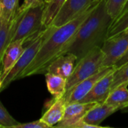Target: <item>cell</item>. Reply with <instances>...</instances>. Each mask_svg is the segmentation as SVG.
<instances>
[{
  "label": "cell",
  "mask_w": 128,
  "mask_h": 128,
  "mask_svg": "<svg viewBox=\"0 0 128 128\" xmlns=\"http://www.w3.org/2000/svg\"><path fill=\"white\" fill-rule=\"evenodd\" d=\"M99 2H94L76 17L60 27L56 28L53 26H50L49 32L37 54L32 62L22 72L19 80L34 75L45 74L50 64L62 55L68 42Z\"/></svg>",
  "instance_id": "obj_1"
},
{
  "label": "cell",
  "mask_w": 128,
  "mask_h": 128,
  "mask_svg": "<svg viewBox=\"0 0 128 128\" xmlns=\"http://www.w3.org/2000/svg\"><path fill=\"white\" fill-rule=\"evenodd\" d=\"M112 21L105 0H100L68 42L62 55L72 53L76 56L78 62L94 47H101Z\"/></svg>",
  "instance_id": "obj_2"
},
{
  "label": "cell",
  "mask_w": 128,
  "mask_h": 128,
  "mask_svg": "<svg viewBox=\"0 0 128 128\" xmlns=\"http://www.w3.org/2000/svg\"><path fill=\"white\" fill-rule=\"evenodd\" d=\"M48 32L49 27L41 30L38 34L24 42L25 50L20 58L3 79L2 87L0 88V92L5 89L12 82L19 80L22 72L28 67V65L34 58Z\"/></svg>",
  "instance_id": "obj_3"
},
{
  "label": "cell",
  "mask_w": 128,
  "mask_h": 128,
  "mask_svg": "<svg viewBox=\"0 0 128 128\" xmlns=\"http://www.w3.org/2000/svg\"><path fill=\"white\" fill-rule=\"evenodd\" d=\"M104 59V54L100 46H96L79 60L73 73L67 79L66 92L98 72L103 67Z\"/></svg>",
  "instance_id": "obj_4"
},
{
  "label": "cell",
  "mask_w": 128,
  "mask_h": 128,
  "mask_svg": "<svg viewBox=\"0 0 128 128\" xmlns=\"http://www.w3.org/2000/svg\"><path fill=\"white\" fill-rule=\"evenodd\" d=\"M45 5L46 3H43L30 7L22 14L11 42L20 39L26 41L41 30L46 28L43 25V14Z\"/></svg>",
  "instance_id": "obj_5"
},
{
  "label": "cell",
  "mask_w": 128,
  "mask_h": 128,
  "mask_svg": "<svg viewBox=\"0 0 128 128\" xmlns=\"http://www.w3.org/2000/svg\"><path fill=\"white\" fill-rule=\"evenodd\" d=\"M100 48L104 54L103 67L115 66L128 50V34L123 32L106 38Z\"/></svg>",
  "instance_id": "obj_6"
},
{
  "label": "cell",
  "mask_w": 128,
  "mask_h": 128,
  "mask_svg": "<svg viewBox=\"0 0 128 128\" xmlns=\"http://www.w3.org/2000/svg\"><path fill=\"white\" fill-rule=\"evenodd\" d=\"M115 69H116L115 66L102 67L94 74L81 81L71 89L66 92L63 96L65 100L66 105L80 101L91 91L98 81Z\"/></svg>",
  "instance_id": "obj_7"
},
{
  "label": "cell",
  "mask_w": 128,
  "mask_h": 128,
  "mask_svg": "<svg viewBox=\"0 0 128 128\" xmlns=\"http://www.w3.org/2000/svg\"><path fill=\"white\" fill-rule=\"evenodd\" d=\"M94 0H66L50 26L60 27L70 22L92 5Z\"/></svg>",
  "instance_id": "obj_8"
},
{
  "label": "cell",
  "mask_w": 128,
  "mask_h": 128,
  "mask_svg": "<svg viewBox=\"0 0 128 128\" xmlns=\"http://www.w3.org/2000/svg\"><path fill=\"white\" fill-rule=\"evenodd\" d=\"M97 103H74L66 105L62 119L54 127L58 128H75L76 124L82 121L86 114Z\"/></svg>",
  "instance_id": "obj_9"
},
{
  "label": "cell",
  "mask_w": 128,
  "mask_h": 128,
  "mask_svg": "<svg viewBox=\"0 0 128 128\" xmlns=\"http://www.w3.org/2000/svg\"><path fill=\"white\" fill-rule=\"evenodd\" d=\"M116 70L110 71L98 81L91 91L79 102L104 104L111 92V86Z\"/></svg>",
  "instance_id": "obj_10"
},
{
  "label": "cell",
  "mask_w": 128,
  "mask_h": 128,
  "mask_svg": "<svg viewBox=\"0 0 128 128\" xmlns=\"http://www.w3.org/2000/svg\"><path fill=\"white\" fill-rule=\"evenodd\" d=\"M24 41L25 40L22 39L12 41L4 50L1 64L2 80H3L4 76L22 54L25 50Z\"/></svg>",
  "instance_id": "obj_11"
},
{
  "label": "cell",
  "mask_w": 128,
  "mask_h": 128,
  "mask_svg": "<svg viewBox=\"0 0 128 128\" xmlns=\"http://www.w3.org/2000/svg\"><path fill=\"white\" fill-rule=\"evenodd\" d=\"M77 58L72 53H66L56 58L48 67L46 73L68 79L73 73Z\"/></svg>",
  "instance_id": "obj_12"
},
{
  "label": "cell",
  "mask_w": 128,
  "mask_h": 128,
  "mask_svg": "<svg viewBox=\"0 0 128 128\" xmlns=\"http://www.w3.org/2000/svg\"><path fill=\"white\" fill-rule=\"evenodd\" d=\"M23 12L18 10L15 18L10 21L0 17V68L4 50L12 40L18 21Z\"/></svg>",
  "instance_id": "obj_13"
},
{
  "label": "cell",
  "mask_w": 128,
  "mask_h": 128,
  "mask_svg": "<svg viewBox=\"0 0 128 128\" xmlns=\"http://www.w3.org/2000/svg\"><path fill=\"white\" fill-rule=\"evenodd\" d=\"M118 110V109L105 103L98 104L86 114L82 121L85 123L95 126L98 128H100L101 127L100 124L102 122Z\"/></svg>",
  "instance_id": "obj_14"
},
{
  "label": "cell",
  "mask_w": 128,
  "mask_h": 128,
  "mask_svg": "<svg viewBox=\"0 0 128 128\" xmlns=\"http://www.w3.org/2000/svg\"><path fill=\"white\" fill-rule=\"evenodd\" d=\"M66 107L64 97L54 99L52 104L40 118L42 122L48 124L50 128L56 125L63 118Z\"/></svg>",
  "instance_id": "obj_15"
},
{
  "label": "cell",
  "mask_w": 128,
  "mask_h": 128,
  "mask_svg": "<svg viewBox=\"0 0 128 128\" xmlns=\"http://www.w3.org/2000/svg\"><path fill=\"white\" fill-rule=\"evenodd\" d=\"M128 82L118 85L112 90L105 100V104L113 106L118 110L128 105Z\"/></svg>",
  "instance_id": "obj_16"
},
{
  "label": "cell",
  "mask_w": 128,
  "mask_h": 128,
  "mask_svg": "<svg viewBox=\"0 0 128 128\" xmlns=\"http://www.w3.org/2000/svg\"><path fill=\"white\" fill-rule=\"evenodd\" d=\"M46 86L49 92L54 97V99H57L64 96L66 92L67 80L52 74H45Z\"/></svg>",
  "instance_id": "obj_17"
},
{
  "label": "cell",
  "mask_w": 128,
  "mask_h": 128,
  "mask_svg": "<svg viewBox=\"0 0 128 128\" xmlns=\"http://www.w3.org/2000/svg\"><path fill=\"white\" fill-rule=\"evenodd\" d=\"M128 28V0L121 13L112 20L107 32L106 38L115 36Z\"/></svg>",
  "instance_id": "obj_18"
},
{
  "label": "cell",
  "mask_w": 128,
  "mask_h": 128,
  "mask_svg": "<svg viewBox=\"0 0 128 128\" xmlns=\"http://www.w3.org/2000/svg\"><path fill=\"white\" fill-rule=\"evenodd\" d=\"M66 0H49L45 5L43 14V25L44 28L49 27Z\"/></svg>",
  "instance_id": "obj_19"
},
{
  "label": "cell",
  "mask_w": 128,
  "mask_h": 128,
  "mask_svg": "<svg viewBox=\"0 0 128 128\" xmlns=\"http://www.w3.org/2000/svg\"><path fill=\"white\" fill-rule=\"evenodd\" d=\"M2 5L1 17L8 21L13 20L19 9V0H0Z\"/></svg>",
  "instance_id": "obj_20"
},
{
  "label": "cell",
  "mask_w": 128,
  "mask_h": 128,
  "mask_svg": "<svg viewBox=\"0 0 128 128\" xmlns=\"http://www.w3.org/2000/svg\"><path fill=\"white\" fill-rule=\"evenodd\" d=\"M125 82H128V62L123 64L122 67L116 68L115 70L111 91L116 88L118 85Z\"/></svg>",
  "instance_id": "obj_21"
},
{
  "label": "cell",
  "mask_w": 128,
  "mask_h": 128,
  "mask_svg": "<svg viewBox=\"0 0 128 128\" xmlns=\"http://www.w3.org/2000/svg\"><path fill=\"white\" fill-rule=\"evenodd\" d=\"M127 1L128 0H105L107 13L112 20L121 13Z\"/></svg>",
  "instance_id": "obj_22"
},
{
  "label": "cell",
  "mask_w": 128,
  "mask_h": 128,
  "mask_svg": "<svg viewBox=\"0 0 128 128\" xmlns=\"http://www.w3.org/2000/svg\"><path fill=\"white\" fill-rule=\"evenodd\" d=\"M18 124L19 122L10 115L0 100V128H14Z\"/></svg>",
  "instance_id": "obj_23"
},
{
  "label": "cell",
  "mask_w": 128,
  "mask_h": 128,
  "mask_svg": "<svg viewBox=\"0 0 128 128\" xmlns=\"http://www.w3.org/2000/svg\"><path fill=\"white\" fill-rule=\"evenodd\" d=\"M14 128H50V127L42 122L40 119L35 121V122H28V123H19L16 124Z\"/></svg>",
  "instance_id": "obj_24"
},
{
  "label": "cell",
  "mask_w": 128,
  "mask_h": 128,
  "mask_svg": "<svg viewBox=\"0 0 128 128\" xmlns=\"http://www.w3.org/2000/svg\"><path fill=\"white\" fill-rule=\"evenodd\" d=\"M43 3H46V2H44L43 0H24L23 4L20 7H19L18 10L23 12L26 10H27L28 8H29L30 7L39 5V4H41Z\"/></svg>",
  "instance_id": "obj_25"
},
{
  "label": "cell",
  "mask_w": 128,
  "mask_h": 128,
  "mask_svg": "<svg viewBox=\"0 0 128 128\" xmlns=\"http://www.w3.org/2000/svg\"><path fill=\"white\" fill-rule=\"evenodd\" d=\"M127 62H128V50L125 52V54L121 58V59L115 64V67H116V68H118L122 67L123 64H126Z\"/></svg>",
  "instance_id": "obj_26"
},
{
  "label": "cell",
  "mask_w": 128,
  "mask_h": 128,
  "mask_svg": "<svg viewBox=\"0 0 128 128\" xmlns=\"http://www.w3.org/2000/svg\"><path fill=\"white\" fill-rule=\"evenodd\" d=\"M121 110H122L123 112H128V106H124V108H122Z\"/></svg>",
  "instance_id": "obj_27"
},
{
  "label": "cell",
  "mask_w": 128,
  "mask_h": 128,
  "mask_svg": "<svg viewBox=\"0 0 128 128\" xmlns=\"http://www.w3.org/2000/svg\"><path fill=\"white\" fill-rule=\"evenodd\" d=\"M2 76H1V68H0V88L2 87Z\"/></svg>",
  "instance_id": "obj_28"
},
{
  "label": "cell",
  "mask_w": 128,
  "mask_h": 128,
  "mask_svg": "<svg viewBox=\"0 0 128 128\" xmlns=\"http://www.w3.org/2000/svg\"><path fill=\"white\" fill-rule=\"evenodd\" d=\"M2 15V5H1V2H0V17Z\"/></svg>",
  "instance_id": "obj_29"
},
{
  "label": "cell",
  "mask_w": 128,
  "mask_h": 128,
  "mask_svg": "<svg viewBox=\"0 0 128 128\" xmlns=\"http://www.w3.org/2000/svg\"><path fill=\"white\" fill-rule=\"evenodd\" d=\"M124 32H125V33H127V34H128V28H127V29L124 31Z\"/></svg>",
  "instance_id": "obj_30"
},
{
  "label": "cell",
  "mask_w": 128,
  "mask_h": 128,
  "mask_svg": "<svg viewBox=\"0 0 128 128\" xmlns=\"http://www.w3.org/2000/svg\"><path fill=\"white\" fill-rule=\"evenodd\" d=\"M43 1H44V2H45L46 3V2H48L49 0H43Z\"/></svg>",
  "instance_id": "obj_31"
},
{
  "label": "cell",
  "mask_w": 128,
  "mask_h": 128,
  "mask_svg": "<svg viewBox=\"0 0 128 128\" xmlns=\"http://www.w3.org/2000/svg\"><path fill=\"white\" fill-rule=\"evenodd\" d=\"M94 1H100V0H94Z\"/></svg>",
  "instance_id": "obj_32"
}]
</instances>
